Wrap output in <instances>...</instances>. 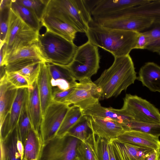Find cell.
Instances as JSON below:
<instances>
[{"mask_svg": "<svg viewBox=\"0 0 160 160\" xmlns=\"http://www.w3.org/2000/svg\"><path fill=\"white\" fill-rule=\"evenodd\" d=\"M111 66L94 82L101 91V99L117 97L137 79V73L129 54L114 57Z\"/></svg>", "mask_w": 160, "mask_h": 160, "instance_id": "obj_1", "label": "cell"}, {"mask_svg": "<svg viewBox=\"0 0 160 160\" xmlns=\"http://www.w3.org/2000/svg\"><path fill=\"white\" fill-rule=\"evenodd\" d=\"M139 33L103 27L92 19L85 34L88 41L116 57L129 54L134 49Z\"/></svg>", "mask_w": 160, "mask_h": 160, "instance_id": "obj_2", "label": "cell"}, {"mask_svg": "<svg viewBox=\"0 0 160 160\" xmlns=\"http://www.w3.org/2000/svg\"><path fill=\"white\" fill-rule=\"evenodd\" d=\"M45 13L61 18L78 32L85 33L92 20L86 0H49Z\"/></svg>", "mask_w": 160, "mask_h": 160, "instance_id": "obj_3", "label": "cell"}, {"mask_svg": "<svg viewBox=\"0 0 160 160\" xmlns=\"http://www.w3.org/2000/svg\"><path fill=\"white\" fill-rule=\"evenodd\" d=\"M37 43L46 62L62 66L71 63L78 47L73 42L47 31L39 34Z\"/></svg>", "mask_w": 160, "mask_h": 160, "instance_id": "obj_4", "label": "cell"}, {"mask_svg": "<svg viewBox=\"0 0 160 160\" xmlns=\"http://www.w3.org/2000/svg\"><path fill=\"white\" fill-rule=\"evenodd\" d=\"M39 32L26 24L12 9L4 43H1L3 58L12 52L38 42Z\"/></svg>", "mask_w": 160, "mask_h": 160, "instance_id": "obj_5", "label": "cell"}, {"mask_svg": "<svg viewBox=\"0 0 160 160\" xmlns=\"http://www.w3.org/2000/svg\"><path fill=\"white\" fill-rule=\"evenodd\" d=\"M98 47L88 40L78 47L72 61L65 66L76 80L90 78L99 68Z\"/></svg>", "mask_w": 160, "mask_h": 160, "instance_id": "obj_6", "label": "cell"}, {"mask_svg": "<svg viewBox=\"0 0 160 160\" xmlns=\"http://www.w3.org/2000/svg\"><path fill=\"white\" fill-rule=\"evenodd\" d=\"M128 8L112 13L92 17L93 21L105 28L138 32L152 26L154 22L153 19L132 14Z\"/></svg>", "mask_w": 160, "mask_h": 160, "instance_id": "obj_7", "label": "cell"}, {"mask_svg": "<svg viewBox=\"0 0 160 160\" xmlns=\"http://www.w3.org/2000/svg\"><path fill=\"white\" fill-rule=\"evenodd\" d=\"M80 141L67 133L56 135L42 146L38 160H74Z\"/></svg>", "mask_w": 160, "mask_h": 160, "instance_id": "obj_8", "label": "cell"}, {"mask_svg": "<svg viewBox=\"0 0 160 160\" xmlns=\"http://www.w3.org/2000/svg\"><path fill=\"white\" fill-rule=\"evenodd\" d=\"M121 110L136 122L160 123V112L154 105L136 95H126Z\"/></svg>", "mask_w": 160, "mask_h": 160, "instance_id": "obj_9", "label": "cell"}, {"mask_svg": "<svg viewBox=\"0 0 160 160\" xmlns=\"http://www.w3.org/2000/svg\"><path fill=\"white\" fill-rule=\"evenodd\" d=\"M70 105L52 100L48 108L43 116L39 131L42 146L56 136Z\"/></svg>", "mask_w": 160, "mask_h": 160, "instance_id": "obj_10", "label": "cell"}, {"mask_svg": "<svg viewBox=\"0 0 160 160\" xmlns=\"http://www.w3.org/2000/svg\"><path fill=\"white\" fill-rule=\"evenodd\" d=\"M45 62L38 43L18 49L7 55L0 62L6 72H16L31 64Z\"/></svg>", "mask_w": 160, "mask_h": 160, "instance_id": "obj_11", "label": "cell"}, {"mask_svg": "<svg viewBox=\"0 0 160 160\" xmlns=\"http://www.w3.org/2000/svg\"><path fill=\"white\" fill-rule=\"evenodd\" d=\"M101 91L90 78L79 81L65 102L79 107L83 111L99 102Z\"/></svg>", "mask_w": 160, "mask_h": 160, "instance_id": "obj_12", "label": "cell"}, {"mask_svg": "<svg viewBox=\"0 0 160 160\" xmlns=\"http://www.w3.org/2000/svg\"><path fill=\"white\" fill-rule=\"evenodd\" d=\"M87 116L89 126L96 135L113 140L126 131L122 123L118 121L108 118Z\"/></svg>", "mask_w": 160, "mask_h": 160, "instance_id": "obj_13", "label": "cell"}, {"mask_svg": "<svg viewBox=\"0 0 160 160\" xmlns=\"http://www.w3.org/2000/svg\"><path fill=\"white\" fill-rule=\"evenodd\" d=\"M0 141V160H25L24 147L17 126Z\"/></svg>", "mask_w": 160, "mask_h": 160, "instance_id": "obj_14", "label": "cell"}, {"mask_svg": "<svg viewBox=\"0 0 160 160\" xmlns=\"http://www.w3.org/2000/svg\"><path fill=\"white\" fill-rule=\"evenodd\" d=\"M28 88H18L16 97L9 113L0 127V140H3L17 126L27 99Z\"/></svg>", "mask_w": 160, "mask_h": 160, "instance_id": "obj_15", "label": "cell"}, {"mask_svg": "<svg viewBox=\"0 0 160 160\" xmlns=\"http://www.w3.org/2000/svg\"><path fill=\"white\" fill-rule=\"evenodd\" d=\"M52 76L48 62L40 63L39 72L37 81L38 87L42 117L52 101Z\"/></svg>", "mask_w": 160, "mask_h": 160, "instance_id": "obj_16", "label": "cell"}, {"mask_svg": "<svg viewBox=\"0 0 160 160\" xmlns=\"http://www.w3.org/2000/svg\"><path fill=\"white\" fill-rule=\"evenodd\" d=\"M150 0H95L92 17L115 12L127 8L143 5Z\"/></svg>", "mask_w": 160, "mask_h": 160, "instance_id": "obj_17", "label": "cell"}, {"mask_svg": "<svg viewBox=\"0 0 160 160\" xmlns=\"http://www.w3.org/2000/svg\"><path fill=\"white\" fill-rule=\"evenodd\" d=\"M42 26L46 31L73 42L78 31L72 26L56 16L44 13L41 20Z\"/></svg>", "mask_w": 160, "mask_h": 160, "instance_id": "obj_18", "label": "cell"}, {"mask_svg": "<svg viewBox=\"0 0 160 160\" xmlns=\"http://www.w3.org/2000/svg\"><path fill=\"white\" fill-rule=\"evenodd\" d=\"M27 107L32 128L40 135L42 115L37 80L32 86L28 88Z\"/></svg>", "mask_w": 160, "mask_h": 160, "instance_id": "obj_19", "label": "cell"}, {"mask_svg": "<svg viewBox=\"0 0 160 160\" xmlns=\"http://www.w3.org/2000/svg\"><path fill=\"white\" fill-rule=\"evenodd\" d=\"M118 160H142L153 149L135 144L111 140Z\"/></svg>", "mask_w": 160, "mask_h": 160, "instance_id": "obj_20", "label": "cell"}, {"mask_svg": "<svg viewBox=\"0 0 160 160\" xmlns=\"http://www.w3.org/2000/svg\"><path fill=\"white\" fill-rule=\"evenodd\" d=\"M18 88L7 79L6 74L0 78V126L9 113L17 95Z\"/></svg>", "mask_w": 160, "mask_h": 160, "instance_id": "obj_21", "label": "cell"}, {"mask_svg": "<svg viewBox=\"0 0 160 160\" xmlns=\"http://www.w3.org/2000/svg\"><path fill=\"white\" fill-rule=\"evenodd\" d=\"M119 142L135 144L156 150L160 148L159 138L141 132L129 130L119 135Z\"/></svg>", "mask_w": 160, "mask_h": 160, "instance_id": "obj_22", "label": "cell"}, {"mask_svg": "<svg viewBox=\"0 0 160 160\" xmlns=\"http://www.w3.org/2000/svg\"><path fill=\"white\" fill-rule=\"evenodd\" d=\"M137 79L151 91L160 92V66L157 64L146 63L141 68Z\"/></svg>", "mask_w": 160, "mask_h": 160, "instance_id": "obj_23", "label": "cell"}, {"mask_svg": "<svg viewBox=\"0 0 160 160\" xmlns=\"http://www.w3.org/2000/svg\"><path fill=\"white\" fill-rule=\"evenodd\" d=\"M83 113L85 115L110 119L121 123L134 120L120 109L104 107L101 105L99 102L83 111Z\"/></svg>", "mask_w": 160, "mask_h": 160, "instance_id": "obj_24", "label": "cell"}, {"mask_svg": "<svg viewBox=\"0 0 160 160\" xmlns=\"http://www.w3.org/2000/svg\"><path fill=\"white\" fill-rule=\"evenodd\" d=\"M24 158L26 160L39 159L42 145L40 135L31 128L23 144Z\"/></svg>", "mask_w": 160, "mask_h": 160, "instance_id": "obj_25", "label": "cell"}, {"mask_svg": "<svg viewBox=\"0 0 160 160\" xmlns=\"http://www.w3.org/2000/svg\"><path fill=\"white\" fill-rule=\"evenodd\" d=\"M11 7L12 10L26 24L39 32L42 26L41 22L32 11L18 3L16 0H12Z\"/></svg>", "mask_w": 160, "mask_h": 160, "instance_id": "obj_26", "label": "cell"}, {"mask_svg": "<svg viewBox=\"0 0 160 160\" xmlns=\"http://www.w3.org/2000/svg\"><path fill=\"white\" fill-rule=\"evenodd\" d=\"M131 13L151 18L160 22V0H151L142 5L128 8Z\"/></svg>", "mask_w": 160, "mask_h": 160, "instance_id": "obj_27", "label": "cell"}, {"mask_svg": "<svg viewBox=\"0 0 160 160\" xmlns=\"http://www.w3.org/2000/svg\"><path fill=\"white\" fill-rule=\"evenodd\" d=\"M83 115V111L79 107L74 105L70 107L56 135L62 136L67 133Z\"/></svg>", "mask_w": 160, "mask_h": 160, "instance_id": "obj_28", "label": "cell"}, {"mask_svg": "<svg viewBox=\"0 0 160 160\" xmlns=\"http://www.w3.org/2000/svg\"><path fill=\"white\" fill-rule=\"evenodd\" d=\"M122 124L126 131H137L158 138L160 136V123H145L132 120Z\"/></svg>", "mask_w": 160, "mask_h": 160, "instance_id": "obj_29", "label": "cell"}, {"mask_svg": "<svg viewBox=\"0 0 160 160\" xmlns=\"http://www.w3.org/2000/svg\"><path fill=\"white\" fill-rule=\"evenodd\" d=\"M67 133L82 142L88 139L92 135L93 132L88 124V116L83 115Z\"/></svg>", "mask_w": 160, "mask_h": 160, "instance_id": "obj_30", "label": "cell"}, {"mask_svg": "<svg viewBox=\"0 0 160 160\" xmlns=\"http://www.w3.org/2000/svg\"><path fill=\"white\" fill-rule=\"evenodd\" d=\"M11 0H1L0 5V43H4L8 27Z\"/></svg>", "mask_w": 160, "mask_h": 160, "instance_id": "obj_31", "label": "cell"}, {"mask_svg": "<svg viewBox=\"0 0 160 160\" xmlns=\"http://www.w3.org/2000/svg\"><path fill=\"white\" fill-rule=\"evenodd\" d=\"M92 134L86 141H80L79 142L76 157L77 160H98L92 141Z\"/></svg>", "mask_w": 160, "mask_h": 160, "instance_id": "obj_32", "label": "cell"}, {"mask_svg": "<svg viewBox=\"0 0 160 160\" xmlns=\"http://www.w3.org/2000/svg\"><path fill=\"white\" fill-rule=\"evenodd\" d=\"M27 96L17 124L21 140L23 145L29 131L32 128L27 109Z\"/></svg>", "mask_w": 160, "mask_h": 160, "instance_id": "obj_33", "label": "cell"}, {"mask_svg": "<svg viewBox=\"0 0 160 160\" xmlns=\"http://www.w3.org/2000/svg\"><path fill=\"white\" fill-rule=\"evenodd\" d=\"M110 140L93 133L92 141L98 160H110L108 148Z\"/></svg>", "mask_w": 160, "mask_h": 160, "instance_id": "obj_34", "label": "cell"}, {"mask_svg": "<svg viewBox=\"0 0 160 160\" xmlns=\"http://www.w3.org/2000/svg\"><path fill=\"white\" fill-rule=\"evenodd\" d=\"M49 0H16L19 3L29 8L41 22Z\"/></svg>", "mask_w": 160, "mask_h": 160, "instance_id": "obj_35", "label": "cell"}, {"mask_svg": "<svg viewBox=\"0 0 160 160\" xmlns=\"http://www.w3.org/2000/svg\"><path fill=\"white\" fill-rule=\"evenodd\" d=\"M52 76L54 80L59 79L66 80L72 84L77 82L65 66L48 63Z\"/></svg>", "mask_w": 160, "mask_h": 160, "instance_id": "obj_36", "label": "cell"}, {"mask_svg": "<svg viewBox=\"0 0 160 160\" xmlns=\"http://www.w3.org/2000/svg\"><path fill=\"white\" fill-rule=\"evenodd\" d=\"M152 28L146 31L149 39V43L146 49L157 52L160 49V22H154Z\"/></svg>", "mask_w": 160, "mask_h": 160, "instance_id": "obj_37", "label": "cell"}, {"mask_svg": "<svg viewBox=\"0 0 160 160\" xmlns=\"http://www.w3.org/2000/svg\"><path fill=\"white\" fill-rule=\"evenodd\" d=\"M41 62L31 64L16 72L26 79L29 83L30 87L32 86L37 79L39 72Z\"/></svg>", "mask_w": 160, "mask_h": 160, "instance_id": "obj_38", "label": "cell"}, {"mask_svg": "<svg viewBox=\"0 0 160 160\" xmlns=\"http://www.w3.org/2000/svg\"><path fill=\"white\" fill-rule=\"evenodd\" d=\"M6 76L7 80L18 89L30 87L26 79L17 72H6Z\"/></svg>", "mask_w": 160, "mask_h": 160, "instance_id": "obj_39", "label": "cell"}, {"mask_svg": "<svg viewBox=\"0 0 160 160\" xmlns=\"http://www.w3.org/2000/svg\"><path fill=\"white\" fill-rule=\"evenodd\" d=\"M76 86L65 91L61 90L57 87H52V100L65 102L66 99L73 91Z\"/></svg>", "mask_w": 160, "mask_h": 160, "instance_id": "obj_40", "label": "cell"}, {"mask_svg": "<svg viewBox=\"0 0 160 160\" xmlns=\"http://www.w3.org/2000/svg\"><path fill=\"white\" fill-rule=\"evenodd\" d=\"M149 43V38L146 32H140L137 38L134 49H146Z\"/></svg>", "mask_w": 160, "mask_h": 160, "instance_id": "obj_41", "label": "cell"}, {"mask_svg": "<svg viewBox=\"0 0 160 160\" xmlns=\"http://www.w3.org/2000/svg\"><path fill=\"white\" fill-rule=\"evenodd\" d=\"M142 160H160V148L153 150Z\"/></svg>", "mask_w": 160, "mask_h": 160, "instance_id": "obj_42", "label": "cell"}, {"mask_svg": "<svg viewBox=\"0 0 160 160\" xmlns=\"http://www.w3.org/2000/svg\"><path fill=\"white\" fill-rule=\"evenodd\" d=\"M108 148L110 160H118L114 145L111 140L109 142Z\"/></svg>", "mask_w": 160, "mask_h": 160, "instance_id": "obj_43", "label": "cell"}, {"mask_svg": "<svg viewBox=\"0 0 160 160\" xmlns=\"http://www.w3.org/2000/svg\"><path fill=\"white\" fill-rule=\"evenodd\" d=\"M156 52H157L160 56V49L158 51Z\"/></svg>", "mask_w": 160, "mask_h": 160, "instance_id": "obj_44", "label": "cell"}, {"mask_svg": "<svg viewBox=\"0 0 160 160\" xmlns=\"http://www.w3.org/2000/svg\"><path fill=\"white\" fill-rule=\"evenodd\" d=\"M29 160H38V159H31Z\"/></svg>", "mask_w": 160, "mask_h": 160, "instance_id": "obj_45", "label": "cell"}, {"mask_svg": "<svg viewBox=\"0 0 160 160\" xmlns=\"http://www.w3.org/2000/svg\"><path fill=\"white\" fill-rule=\"evenodd\" d=\"M74 160H77L76 158Z\"/></svg>", "mask_w": 160, "mask_h": 160, "instance_id": "obj_46", "label": "cell"}, {"mask_svg": "<svg viewBox=\"0 0 160 160\" xmlns=\"http://www.w3.org/2000/svg\"><path fill=\"white\" fill-rule=\"evenodd\" d=\"M25 160H26V159Z\"/></svg>", "mask_w": 160, "mask_h": 160, "instance_id": "obj_47", "label": "cell"}]
</instances>
